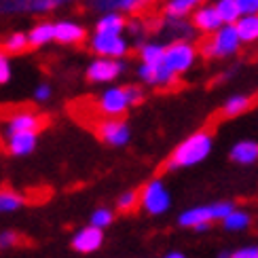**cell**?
<instances>
[{
	"mask_svg": "<svg viewBox=\"0 0 258 258\" xmlns=\"http://www.w3.org/2000/svg\"><path fill=\"white\" fill-rule=\"evenodd\" d=\"M127 70V63L123 59H110V57H93L89 61L87 70H85V77L89 83L95 85H108L114 83L121 74Z\"/></svg>",
	"mask_w": 258,
	"mask_h": 258,
	"instance_id": "8992f818",
	"label": "cell"
},
{
	"mask_svg": "<svg viewBox=\"0 0 258 258\" xmlns=\"http://www.w3.org/2000/svg\"><path fill=\"white\" fill-rule=\"evenodd\" d=\"M42 127L40 116L34 112H28V110H21L9 116V121L5 125V136H13V134H38Z\"/></svg>",
	"mask_w": 258,
	"mask_h": 258,
	"instance_id": "4fadbf2b",
	"label": "cell"
},
{
	"mask_svg": "<svg viewBox=\"0 0 258 258\" xmlns=\"http://www.w3.org/2000/svg\"><path fill=\"white\" fill-rule=\"evenodd\" d=\"M206 5V0H165V15L167 19H184L192 15V11Z\"/></svg>",
	"mask_w": 258,
	"mask_h": 258,
	"instance_id": "7402d4cb",
	"label": "cell"
},
{
	"mask_svg": "<svg viewBox=\"0 0 258 258\" xmlns=\"http://www.w3.org/2000/svg\"><path fill=\"white\" fill-rule=\"evenodd\" d=\"M214 220V212H212V203H206V206H192L186 208L178 214V224L182 229H192L195 231L201 224H212Z\"/></svg>",
	"mask_w": 258,
	"mask_h": 258,
	"instance_id": "9a60e30c",
	"label": "cell"
},
{
	"mask_svg": "<svg viewBox=\"0 0 258 258\" xmlns=\"http://www.w3.org/2000/svg\"><path fill=\"white\" fill-rule=\"evenodd\" d=\"M150 5V0H87V7L98 15L104 13H121L132 15Z\"/></svg>",
	"mask_w": 258,
	"mask_h": 258,
	"instance_id": "30bf717a",
	"label": "cell"
},
{
	"mask_svg": "<svg viewBox=\"0 0 258 258\" xmlns=\"http://www.w3.org/2000/svg\"><path fill=\"white\" fill-rule=\"evenodd\" d=\"M138 79L144 85H148V87H171V85L178 81L176 74H171L163 63H159V66L140 63L138 66Z\"/></svg>",
	"mask_w": 258,
	"mask_h": 258,
	"instance_id": "5bb4252c",
	"label": "cell"
},
{
	"mask_svg": "<svg viewBox=\"0 0 258 258\" xmlns=\"http://www.w3.org/2000/svg\"><path fill=\"white\" fill-rule=\"evenodd\" d=\"M127 32H129L132 36H136V38H142L144 26L140 24V19H132V21H127Z\"/></svg>",
	"mask_w": 258,
	"mask_h": 258,
	"instance_id": "8d00e7d4",
	"label": "cell"
},
{
	"mask_svg": "<svg viewBox=\"0 0 258 258\" xmlns=\"http://www.w3.org/2000/svg\"><path fill=\"white\" fill-rule=\"evenodd\" d=\"M241 15H258V0H237Z\"/></svg>",
	"mask_w": 258,
	"mask_h": 258,
	"instance_id": "d590c367",
	"label": "cell"
},
{
	"mask_svg": "<svg viewBox=\"0 0 258 258\" xmlns=\"http://www.w3.org/2000/svg\"><path fill=\"white\" fill-rule=\"evenodd\" d=\"M114 222V212L110 208H95L89 216V224L95 229H108L110 224Z\"/></svg>",
	"mask_w": 258,
	"mask_h": 258,
	"instance_id": "f1b7e54d",
	"label": "cell"
},
{
	"mask_svg": "<svg viewBox=\"0 0 258 258\" xmlns=\"http://www.w3.org/2000/svg\"><path fill=\"white\" fill-rule=\"evenodd\" d=\"M163 258H186V254H184V252H178V250H171V252H167Z\"/></svg>",
	"mask_w": 258,
	"mask_h": 258,
	"instance_id": "74e56055",
	"label": "cell"
},
{
	"mask_svg": "<svg viewBox=\"0 0 258 258\" xmlns=\"http://www.w3.org/2000/svg\"><path fill=\"white\" fill-rule=\"evenodd\" d=\"M24 203H26V197L19 195V192H15V190H0V216L19 212L21 208H24Z\"/></svg>",
	"mask_w": 258,
	"mask_h": 258,
	"instance_id": "4316f807",
	"label": "cell"
},
{
	"mask_svg": "<svg viewBox=\"0 0 258 258\" xmlns=\"http://www.w3.org/2000/svg\"><path fill=\"white\" fill-rule=\"evenodd\" d=\"M132 106V98H129L127 85H119V87H106L100 98H98V110L108 116V119H121Z\"/></svg>",
	"mask_w": 258,
	"mask_h": 258,
	"instance_id": "5b68a950",
	"label": "cell"
},
{
	"mask_svg": "<svg viewBox=\"0 0 258 258\" xmlns=\"http://www.w3.org/2000/svg\"><path fill=\"white\" fill-rule=\"evenodd\" d=\"M140 208L148 216H163L171 208V192L161 178L148 180L142 192H140Z\"/></svg>",
	"mask_w": 258,
	"mask_h": 258,
	"instance_id": "3957f363",
	"label": "cell"
},
{
	"mask_svg": "<svg viewBox=\"0 0 258 258\" xmlns=\"http://www.w3.org/2000/svg\"><path fill=\"white\" fill-rule=\"evenodd\" d=\"M70 3H74V0H57L59 7H61V5H70Z\"/></svg>",
	"mask_w": 258,
	"mask_h": 258,
	"instance_id": "60d3db41",
	"label": "cell"
},
{
	"mask_svg": "<svg viewBox=\"0 0 258 258\" xmlns=\"http://www.w3.org/2000/svg\"><path fill=\"white\" fill-rule=\"evenodd\" d=\"M199 51L192 45L190 40H171L167 49H165V57H163V66L180 77V74H186L197 61Z\"/></svg>",
	"mask_w": 258,
	"mask_h": 258,
	"instance_id": "277c9868",
	"label": "cell"
},
{
	"mask_svg": "<svg viewBox=\"0 0 258 258\" xmlns=\"http://www.w3.org/2000/svg\"><path fill=\"white\" fill-rule=\"evenodd\" d=\"M210 229H212V224H201V227L195 229V233H208Z\"/></svg>",
	"mask_w": 258,
	"mask_h": 258,
	"instance_id": "f35d334b",
	"label": "cell"
},
{
	"mask_svg": "<svg viewBox=\"0 0 258 258\" xmlns=\"http://www.w3.org/2000/svg\"><path fill=\"white\" fill-rule=\"evenodd\" d=\"M229 159L241 167L256 165L258 163V142L256 140H250V138L235 142L229 150Z\"/></svg>",
	"mask_w": 258,
	"mask_h": 258,
	"instance_id": "e0dca14e",
	"label": "cell"
},
{
	"mask_svg": "<svg viewBox=\"0 0 258 258\" xmlns=\"http://www.w3.org/2000/svg\"><path fill=\"white\" fill-rule=\"evenodd\" d=\"M216 258H231V252H220Z\"/></svg>",
	"mask_w": 258,
	"mask_h": 258,
	"instance_id": "ab89813d",
	"label": "cell"
},
{
	"mask_svg": "<svg viewBox=\"0 0 258 258\" xmlns=\"http://www.w3.org/2000/svg\"><path fill=\"white\" fill-rule=\"evenodd\" d=\"M89 49L95 53V57H110V59H123L129 53V40L125 34H100L93 32L89 38Z\"/></svg>",
	"mask_w": 258,
	"mask_h": 258,
	"instance_id": "52a82bcc",
	"label": "cell"
},
{
	"mask_svg": "<svg viewBox=\"0 0 258 258\" xmlns=\"http://www.w3.org/2000/svg\"><path fill=\"white\" fill-rule=\"evenodd\" d=\"M13 77V63L7 51H0V85H7Z\"/></svg>",
	"mask_w": 258,
	"mask_h": 258,
	"instance_id": "1f68e13d",
	"label": "cell"
},
{
	"mask_svg": "<svg viewBox=\"0 0 258 258\" xmlns=\"http://www.w3.org/2000/svg\"><path fill=\"white\" fill-rule=\"evenodd\" d=\"M250 104H252L250 95H245V93H233V95H229V98L224 100V104H222V114L229 116V119H233V116L243 114L245 110L250 108Z\"/></svg>",
	"mask_w": 258,
	"mask_h": 258,
	"instance_id": "603a6c76",
	"label": "cell"
},
{
	"mask_svg": "<svg viewBox=\"0 0 258 258\" xmlns=\"http://www.w3.org/2000/svg\"><path fill=\"white\" fill-rule=\"evenodd\" d=\"M38 146V134H13L7 138V150L13 157H28Z\"/></svg>",
	"mask_w": 258,
	"mask_h": 258,
	"instance_id": "ac0fdd59",
	"label": "cell"
},
{
	"mask_svg": "<svg viewBox=\"0 0 258 258\" xmlns=\"http://www.w3.org/2000/svg\"><path fill=\"white\" fill-rule=\"evenodd\" d=\"M30 47H45L55 40V21H38L28 30Z\"/></svg>",
	"mask_w": 258,
	"mask_h": 258,
	"instance_id": "ffe728a7",
	"label": "cell"
},
{
	"mask_svg": "<svg viewBox=\"0 0 258 258\" xmlns=\"http://www.w3.org/2000/svg\"><path fill=\"white\" fill-rule=\"evenodd\" d=\"M250 224H252V214L245 210H239V208L233 210L229 216L222 220L224 231H229V233H241L245 229H250Z\"/></svg>",
	"mask_w": 258,
	"mask_h": 258,
	"instance_id": "cb8c5ba5",
	"label": "cell"
},
{
	"mask_svg": "<svg viewBox=\"0 0 258 258\" xmlns=\"http://www.w3.org/2000/svg\"><path fill=\"white\" fill-rule=\"evenodd\" d=\"M98 138L112 148H123L132 140V127L121 119H106L98 125Z\"/></svg>",
	"mask_w": 258,
	"mask_h": 258,
	"instance_id": "9c48e42d",
	"label": "cell"
},
{
	"mask_svg": "<svg viewBox=\"0 0 258 258\" xmlns=\"http://www.w3.org/2000/svg\"><path fill=\"white\" fill-rule=\"evenodd\" d=\"M87 36V30L77 19H59L55 21V42L59 45H79Z\"/></svg>",
	"mask_w": 258,
	"mask_h": 258,
	"instance_id": "2e32d148",
	"label": "cell"
},
{
	"mask_svg": "<svg viewBox=\"0 0 258 258\" xmlns=\"http://www.w3.org/2000/svg\"><path fill=\"white\" fill-rule=\"evenodd\" d=\"M241 38L235 26H222L216 34H212L201 47V53L210 59H229L237 55L241 49Z\"/></svg>",
	"mask_w": 258,
	"mask_h": 258,
	"instance_id": "7a4b0ae2",
	"label": "cell"
},
{
	"mask_svg": "<svg viewBox=\"0 0 258 258\" xmlns=\"http://www.w3.org/2000/svg\"><path fill=\"white\" fill-rule=\"evenodd\" d=\"M57 7V0H0L3 15H47Z\"/></svg>",
	"mask_w": 258,
	"mask_h": 258,
	"instance_id": "ba28073f",
	"label": "cell"
},
{
	"mask_svg": "<svg viewBox=\"0 0 258 258\" xmlns=\"http://www.w3.org/2000/svg\"><path fill=\"white\" fill-rule=\"evenodd\" d=\"M34 100L38 102V104H45V102H49L51 100V95H53V89H51V85L49 83H38L36 87H34Z\"/></svg>",
	"mask_w": 258,
	"mask_h": 258,
	"instance_id": "836d02e7",
	"label": "cell"
},
{
	"mask_svg": "<svg viewBox=\"0 0 258 258\" xmlns=\"http://www.w3.org/2000/svg\"><path fill=\"white\" fill-rule=\"evenodd\" d=\"M102 243H104V231L91 227V224H87V227H81L77 233L72 235V239H70L72 250L79 252V254H93V252H98L102 248Z\"/></svg>",
	"mask_w": 258,
	"mask_h": 258,
	"instance_id": "8fae6325",
	"label": "cell"
},
{
	"mask_svg": "<svg viewBox=\"0 0 258 258\" xmlns=\"http://www.w3.org/2000/svg\"><path fill=\"white\" fill-rule=\"evenodd\" d=\"M95 32L100 34H116L121 36L127 32V19L121 13H104L95 19Z\"/></svg>",
	"mask_w": 258,
	"mask_h": 258,
	"instance_id": "d6986e66",
	"label": "cell"
},
{
	"mask_svg": "<svg viewBox=\"0 0 258 258\" xmlns=\"http://www.w3.org/2000/svg\"><path fill=\"white\" fill-rule=\"evenodd\" d=\"M136 206H140V195L136 190H123L116 199V210L119 212H132L136 210Z\"/></svg>",
	"mask_w": 258,
	"mask_h": 258,
	"instance_id": "4dcf8cb0",
	"label": "cell"
},
{
	"mask_svg": "<svg viewBox=\"0 0 258 258\" xmlns=\"http://www.w3.org/2000/svg\"><path fill=\"white\" fill-rule=\"evenodd\" d=\"M165 49H167V45H163V42H157V40L142 42V45L138 47L140 63H148V66H159V63H163Z\"/></svg>",
	"mask_w": 258,
	"mask_h": 258,
	"instance_id": "44dd1931",
	"label": "cell"
},
{
	"mask_svg": "<svg viewBox=\"0 0 258 258\" xmlns=\"http://www.w3.org/2000/svg\"><path fill=\"white\" fill-rule=\"evenodd\" d=\"M167 26L171 30V34L176 36V40H188L190 34L195 32L192 24L186 19H167Z\"/></svg>",
	"mask_w": 258,
	"mask_h": 258,
	"instance_id": "f546056e",
	"label": "cell"
},
{
	"mask_svg": "<svg viewBox=\"0 0 258 258\" xmlns=\"http://www.w3.org/2000/svg\"><path fill=\"white\" fill-rule=\"evenodd\" d=\"M190 24H192V28H195L197 32H201V34H210V36L216 34V32L224 26L214 5H201L199 9L192 11Z\"/></svg>",
	"mask_w": 258,
	"mask_h": 258,
	"instance_id": "7c38bea8",
	"label": "cell"
},
{
	"mask_svg": "<svg viewBox=\"0 0 258 258\" xmlns=\"http://www.w3.org/2000/svg\"><path fill=\"white\" fill-rule=\"evenodd\" d=\"M28 47H30L28 32H11L3 42V49L7 53H24Z\"/></svg>",
	"mask_w": 258,
	"mask_h": 258,
	"instance_id": "83f0119b",
	"label": "cell"
},
{
	"mask_svg": "<svg viewBox=\"0 0 258 258\" xmlns=\"http://www.w3.org/2000/svg\"><path fill=\"white\" fill-rule=\"evenodd\" d=\"M212 150H214V136L206 132V129H199V132L184 138L174 148V153L167 159V169L176 171V169L195 167L212 155Z\"/></svg>",
	"mask_w": 258,
	"mask_h": 258,
	"instance_id": "6da1fadb",
	"label": "cell"
},
{
	"mask_svg": "<svg viewBox=\"0 0 258 258\" xmlns=\"http://www.w3.org/2000/svg\"><path fill=\"white\" fill-rule=\"evenodd\" d=\"M235 28H237L243 45H252V42L258 40V15H243L235 24Z\"/></svg>",
	"mask_w": 258,
	"mask_h": 258,
	"instance_id": "d4e9b609",
	"label": "cell"
},
{
	"mask_svg": "<svg viewBox=\"0 0 258 258\" xmlns=\"http://www.w3.org/2000/svg\"><path fill=\"white\" fill-rule=\"evenodd\" d=\"M214 7H216V11H218V15H220L224 26H235L243 17L241 11H239L237 0H216Z\"/></svg>",
	"mask_w": 258,
	"mask_h": 258,
	"instance_id": "484cf974",
	"label": "cell"
},
{
	"mask_svg": "<svg viewBox=\"0 0 258 258\" xmlns=\"http://www.w3.org/2000/svg\"><path fill=\"white\" fill-rule=\"evenodd\" d=\"M17 241H19L17 231H13V229H5V231H0V250H9V248H13V245H17Z\"/></svg>",
	"mask_w": 258,
	"mask_h": 258,
	"instance_id": "d6a6232c",
	"label": "cell"
},
{
	"mask_svg": "<svg viewBox=\"0 0 258 258\" xmlns=\"http://www.w3.org/2000/svg\"><path fill=\"white\" fill-rule=\"evenodd\" d=\"M231 258H258V245H243L231 252Z\"/></svg>",
	"mask_w": 258,
	"mask_h": 258,
	"instance_id": "e575fe53",
	"label": "cell"
}]
</instances>
